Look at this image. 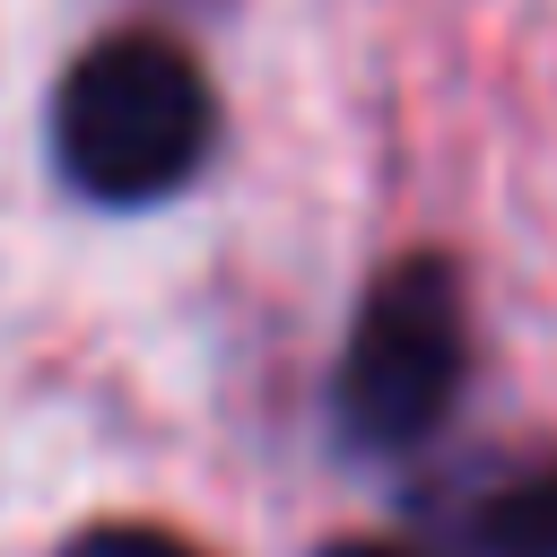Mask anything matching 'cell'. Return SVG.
<instances>
[{"mask_svg": "<svg viewBox=\"0 0 557 557\" xmlns=\"http://www.w3.org/2000/svg\"><path fill=\"white\" fill-rule=\"evenodd\" d=\"M218 139V96L200 61L157 35H104L87 44L52 87V165L96 209H157L174 200Z\"/></svg>", "mask_w": 557, "mask_h": 557, "instance_id": "6da1fadb", "label": "cell"}, {"mask_svg": "<svg viewBox=\"0 0 557 557\" xmlns=\"http://www.w3.org/2000/svg\"><path fill=\"white\" fill-rule=\"evenodd\" d=\"M461 374H470L461 270L444 252H409L366 287V305L348 322V348H339V374H331L339 435L357 453H418L453 418Z\"/></svg>", "mask_w": 557, "mask_h": 557, "instance_id": "7a4b0ae2", "label": "cell"}, {"mask_svg": "<svg viewBox=\"0 0 557 557\" xmlns=\"http://www.w3.org/2000/svg\"><path fill=\"white\" fill-rule=\"evenodd\" d=\"M453 531L470 557H557V461L505 470L496 487H479L461 505Z\"/></svg>", "mask_w": 557, "mask_h": 557, "instance_id": "3957f363", "label": "cell"}, {"mask_svg": "<svg viewBox=\"0 0 557 557\" xmlns=\"http://www.w3.org/2000/svg\"><path fill=\"white\" fill-rule=\"evenodd\" d=\"M61 557H200V548L174 540V531H157V522H87Z\"/></svg>", "mask_w": 557, "mask_h": 557, "instance_id": "277c9868", "label": "cell"}, {"mask_svg": "<svg viewBox=\"0 0 557 557\" xmlns=\"http://www.w3.org/2000/svg\"><path fill=\"white\" fill-rule=\"evenodd\" d=\"M322 557H418V548H392V540H339V548H322Z\"/></svg>", "mask_w": 557, "mask_h": 557, "instance_id": "5b68a950", "label": "cell"}]
</instances>
